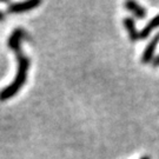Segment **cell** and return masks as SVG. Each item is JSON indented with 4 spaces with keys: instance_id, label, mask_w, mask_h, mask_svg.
I'll return each instance as SVG.
<instances>
[{
    "instance_id": "obj_8",
    "label": "cell",
    "mask_w": 159,
    "mask_h": 159,
    "mask_svg": "<svg viewBox=\"0 0 159 159\" xmlns=\"http://www.w3.org/2000/svg\"><path fill=\"white\" fill-rule=\"evenodd\" d=\"M140 159H151L150 157H148V156H145V157H143V158H140Z\"/></svg>"
},
{
    "instance_id": "obj_1",
    "label": "cell",
    "mask_w": 159,
    "mask_h": 159,
    "mask_svg": "<svg viewBox=\"0 0 159 159\" xmlns=\"http://www.w3.org/2000/svg\"><path fill=\"white\" fill-rule=\"evenodd\" d=\"M25 39H30L29 33L23 27H17L13 30V32L7 40L8 47L16 53L18 68L16 78L13 79V81L0 91V102H5V100L13 98L21 90V87L25 85V83L27 80V73H29L30 65H31V59L29 56H25L21 50V41Z\"/></svg>"
},
{
    "instance_id": "obj_6",
    "label": "cell",
    "mask_w": 159,
    "mask_h": 159,
    "mask_svg": "<svg viewBox=\"0 0 159 159\" xmlns=\"http://www.w3.org/2000/svg\"><path fill=\"white\" fill-rule=\"evenodd\" d=\"M153 66H154V67L159 66V56H157V57L153 59Z\"/></svg>"
},
{
    "instance_id": "obj_2",
    "label": "cell",
    "mask_w": 159,
    "mask_h": 159,
    "mask_svg": "<svg viewBox=\"0 0 159 159\" xmlns=\"http://www.w3.org/2000/svg\"><path fill=\"white\" fill-rule=\"evenodd\" d=\"M123 23H124V26H125L126 31H127V33H129V38H130V40L132 41V43H136V41H138V40L146 39L154 29H158L159 27V14H157L153 19H151V21H150V23H148L140 32L136 30L134 20H133L132 18H130V17L124 18Z\"/></svg>"
},
{
    "instance_id": "obj_5",
    "label": "cell",
    "mask_w": 159,
    "mask_h": 159,
    "mask_svg": "<svg viewBox=\"0 0 159 159\" xmlns=\"http://www.w3.org/2000/svg\"><path fill=\"white\" fill-rule=\"evenodd\" d=\"M125 7L130 12H132L138 19H144V18L146 17V14H148L146 10L143 6L139 5V4H137L136 1H126Z\"/></svg>"
},
{
    "instance_id": "obj_4",
    "label": "cell",
    "mask_w": 159,
    "mask_h": 159,
    "mask_svg": "<svg viewBox=\"0 0 159 159\" xmlns=\"http://www.w3.org/2000/svg\"><path fill=\"white\" fill-rule=\"evenodd\" d=\"M159 43V32L156 35H154L152 39L150 40V43L148 44L145 51L142 56V63L143 64H148L152 59H153L154 56V51H156V47Z\"/></svg>"
},
{
    "instance_id": "obj_7",
    "label": "cell",
    "mask_w": 159,
    "mask_h": 159,
    "mask_svg": "<svg viewBox=\"0 0 159 159\" xmlns=\"http://www.w3.org/2000/svg\"><path fill=\"white\" fill-rule=\"evenodd\" d=\"M4 20H5V13L0 11V23H1V21H4Z\"/></svg>"
},
{
    "instance_id": "obj_3",
    "label": "cell",
    "mask_w": 159,
    "mask_h": 159,
    "mask_svg": "<svg viewBox=\"0 0 159 159\" xmlns=\"http://www.w3.org/2000/svg\"><path fill=\"white\" fill-rule=\"evenodd\" d=\"M41 5L40 0H27V1H21V2H11L8 5L7 12L12 14H17V13H25L31 10H33L35 7Z\"/></svg>"
}]
</instances>
